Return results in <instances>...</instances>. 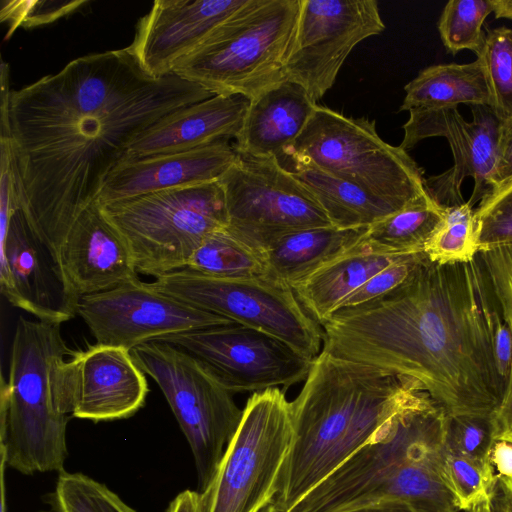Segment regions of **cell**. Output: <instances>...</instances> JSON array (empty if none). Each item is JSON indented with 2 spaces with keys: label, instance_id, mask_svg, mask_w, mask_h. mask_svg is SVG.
I'll return each instance as SVG.
<instances>
[{
  "label": "cell",
  "instance_id": "d6a6232c",
  "mask_svg": "<svg viewBox=\"0 0 512 512\" xmlns=\"http://www.w3.org/2000/svg\"><path fill=\"white\" fill-rule=\"evenodd\" d=\"M477 58L482 62L490 89V108L504 122L512 117V29H489Z\"/></svg>",
  "mask_w": 512,
  "mask_h": 512
},
{
  "label": "cell",
  "instance_id": "ac0fdd59",
  "mask_svg": "<svg viewBox=\"0 0 512 512\" xmlns=\"http://www.w3.org/2000/svg\"><path fill=\"white\" fill-rule=\"evenodd\" d=\"M64 382L70 415L93 422L133 416L148 393L131 351L98 343L66 360Z\"/></svg>",
  "mask_w": 512,
  "mask_h": 512
},
{
  "label": "cell",
  "instance_id": "52a82bcc",
  "mask_svg": "<svg viewBox=\"0 0 512 512\" xmlns=\"http://www.w3.org/2000/svg\"><path fill=\"white\" fill-rule=\"evenodd\" d=\"M287 157L343 179L397 210L431 197L422 169L406 150L378 135L374 120L347 117L318 104Z\"/></svg>",
  "mask_w": 512,
  "mask_h": 512
},
{
  "label": "cell",
  "instance_id": "7bdbcfd3",
  "mask_svg": "<svg viewBox=\"0 0 512 512\" xmlns=\"http://www.w3.org/2000/svg\"><path fill=\"white\" fill-rule=\"evenodd\" d=\"M491 462L498 476L512 478V443L497 441L491 453Z\"/></svg>",
  "mask_w": 512,
  "mask_h": 512
},
{
  "label": "cell",
  "instance_id": "1f68e13d",
  "mask_svg": "<svg viewBox=\"0 0 512 512\" xmlns=\"http://www.w3.org/2000/svg\"><path fill=\"white\" fill-rule=\"evenodd\" d=\"M51 512H137L105 484L82 473H59Z\"/></svg>",
  "mask_w": 512,
  "mask_h": 512
},
{
  "label": "cell",
  "instance_id": "836d02e7",
  "mask_svg": "<svg viewBox=\"0 0 512 512\" xmlns=\"http://www.w3.org/2000/svg\"><path fill=\"white\" fill-rule=\"evenodd\" d=\"M493 13L492 0H450L438 21L441 40L447 51L481 52L486 33L482 30L487 16Z\"/></svg>",
  "mask_w": 512,
  "mask_h": 512
},
{
  "label": "cell",
  "instance_id": "30bf717a",
  "mask_svg": "<svg viewBox=\"0 0 512 512\" xmlns=\"http://www.w3.org/2000/svg\"><path fill=\"white\" fill-rule=\"evenodd\" d=\"M140 369L159 386L191 448L198 492L213 480L242 412L230 392L198 358L154 340L131 350Z\"/></svg>",
  "mask_w": 512,
  "mask_h": 512
},
{
  "label": "cell",
  "instance_id": "74e56055",
  "mask_svg": "<svg viewBox=\"0 0 512 512\" xmlns=\"http://www.w3.org/2000/svg\"><path fill=\"white\" fill-rule=\"evenodd\" d=\"M426 257L424 252L402 255L347 297L339 309L359 306L383 297L403 284Z\"/></svg>",
  "mask_w": 512,
  "mask_h": 512
},
{
  "label": "cell",
  "instance_id": "d6986e66",
  "mask_svg": "<svg viewBox=\"0 0 512 512\" xmlns=\"http://www.w3.org/2000/svg\"><path fill=\"white\" fill-rule=\"evenodd\" d=\"M246 0H157L137 23L127 47L141 68L159 78L202 45Z\"/></svg>",
  "mask_w": 512,
  "mask_h": 512
},
{
  "label": "cell",
  "instance_id": "9a60e30c",
  "mask_svg": "<svg viewBox=\"0 0 512 512\" xmlns=\"http://www.w3.org/2000/svg\"><path fill=\"white\" fill-rule=\"evenodd\" d=\"M473 120L467 122L457 107L412 109L404 124L399 145L404 150L430 137L448 141L454 165L440 175L425 179L432 199L441 206L464 203L461 185L466 177L474 179L468 203L473 207L494 189L497 144L501 121L489 106H471Z\"/></svg>",
  "mask_w": 512,
  "mask_h": 512
},
{
  "label": "cell",
  "instance_id": "603a6c76",
  "mask_svg": "<svg viewBox=\"0 0 512 512\" xmlns=\"http://www.w3.org/2000/svg\"><path fill=\"white\" fill-rule=\"evenodd\" d=\"M316 102L299 85L283 81L250 101L234 146L254 158L287 156L311 118Z\"/></svg>",
  "mask_w": 512,
  "mask_h": 512
},
{
  "label": "cell",
  "instance_id": "4dcf8cb0",
  "mask_svg": "<svg viewBox=\"0 0 512 512\" xmlns=\"http://www.w3.org/2000/svg\"><path fill=\"white\" fill-rule=\"evenodd\" d=\"M443 475L458 510L470 511L484 502L492 503L498 485L492 462L475 460L448 451Z\"/></svg>",
  "mask_w": 512,
  "mask_h": 512
},
{
  "label": "cell",
  "instance_id": "f6af8a7d",
  "mask_svg": "<svg viewBox=\"0 0 512 512\" xmlns=\"http://www.w3.org/2000/svg\"><path fill=\"white\" fill-rule=\"evenodd\" d=\"M349 512H417L410 505L400 501H388L366 506Z\"/></svg>",
  "mask_w": 512,
  "mask_h": 512
},
{
  "label": "cell",
  "instance_id": "ee69618b",
  "mask_svg": "<svg viewBox=\"0 0 512 512\" xmlns=\"http://www.w3.org/2000/svg\"><path fill=\"white\" fill-rule=\"evenodd\" d=\"M167 512H203L200 493L184 490L170 502Z\"/></svg>",
  "mask_w": 512,
  "mask_h": 512
},
{
  "label": "cell",
  "instance_id": "ffe728a7",
  "mask_svg": "<svg viewBox=\"0 0 512 512\" xmlns=\"http://www.w3.org/2000/svg\"><path fill=\"white\" fill-rule=\"evenodd\" d=\"M59 266L79 299L139 279L127 242L97 201L71 227L59 252Z\"/></svg>",
  "mask_w": 512,
  "mask_h": 512
},
{
  "label": "cell",
  "instance_id": "9c48e42d",
  "mask_svg": "<svg viewBox=\"0 0 512 512\" xmlns=\"http://www.w3.org/2000/svg\"><path fill=\"white\" fill-rule=\"evenodd\" d=\"M291 405L280 388L254 392L217 472L200 493L203 512H261L278 493L293 442Z\"/></svg>",
  "mask_w": 512,
  "mask_h": 512
},
{
  "label": "cell",
  "instance_id": "3957f363",
  "mask_svg": "<svg viewBox=\"0 0 512 512\" xmlns=\"http://www.w3.org/2000/svg\"><path fill=\"white\" fill-rule=\"evenodd\" d=\"M430 398L414 379L321 351L290 402L293 442L271 508L289 511L397 416Z\"/></svg>",
  "mask_w": 512,
  "mask_h": 512
},
{
  "label": "cell",
  "instance_id": "7dc6e473",
  "mask_svg": "<svg viewBox=\"0 0 512 512\" xmlns=\"http://www.w3.org/2000/svg\"><path fill=\"white\" fill-rule=\"evenodd\" d=\"M6 464L1 458V512H6V499H5V473Z\"/></svg>",
  "mask_w": 512,
  "mask_h": 512
},
{
  "label": "cell",
  "instance_id": "681fc988",
  "mask_svg": "<svg viewBox=\"0 0 512 512\" xmlns=\"http://www.w3.org/2000/svg\"><path fill=\"white\" fill-rule=\"evenodd\" d=\"M269 508H270L273 512H277V511L273 510L271 507H269Z\"/></svg>",
  "mask_w": 512,
  "mask_h": 512
},
{
  "label": "cell",
  "instance_id": "4316f807",
  "mask_svg": "<svg viewBox=\"0 0 512 512\" xmlns=\"http://www.w3.org/2000/svg\"><path fill=\"white\" fill-rule=\"evenodd\" d=\"M296 177L313 193L333 226L369 227L399 211L361 188L312 165L293 163Z\"/></svg>",
  "mask_w": 512,
  "mask_h": 512
},
{
  "label": "cell",
  "instance_id": "484cf974",
  "mask_svg": "<svg viewBox=\"0 0 512 512\" xmlns=\"http://www.w3.org/2000/svg\"><path fill=\"white\" fill-rule=\"evenodd\" d=\"M399 111L470 106H491V93L480 59L467 64L429 66L404 87Z\"/></svg>",
  "mask_w": 512,
  "mask_h": 512
},
{
  "label": "cell",
  "instance_id": "ab89813d",
  "mask_svg": "<svg viewBox=\"0 0 512 512\" xmlns=\"http://www.w3.org/2000/svg\"><path fill=\"white\" fill-rule=\"evenodd\" d=\"M493 356L498 377L505 389L512 363V330L502 314L497 317L494 325Z\"/></svg>",
  "mask_w": 512,
  "mask_h": 512
},
{
  "label": "cell",
  "instance_id": "7c38bea8",
  "mask_svg": "<svg viewBox=\"0 0 512 512\" xmlns=\"http://www.w3.org/2000/svg\"><path fill=\"white\" fill-rule=\"evenodd\" d=\"M219 183L226 229L259 249L291 232L333 226L313 193L277 158L238 154Z\"/></svg>",
  "mask_w": 512,
  "mask_h": 512
},
{
  "label": "cell",
  "instance_id": "d4e9b609",
  "mask_svg": "<svg viewBox=\"0 0 512 512\" xmlns=\"http://www.w3.org/2000/svg\"><path fill=\"white\" fill-rule=\"evenodd\" d=\"M367 230L327 226L282 235L261 249L268 273L291 285L353 248Z\"/></svg>",
  "mask_w": 512,
  "mask_h": 512
},
{
  "label": "cell",
  "instance_id": "2e32d148",
  "mask_svg": "<svg viewBox=\"0 0 512 512\" xmlns=\"http://www.w3.org/2000/svg\"><path fill=\"white\" fill-rule=\"evenodd\" d=\"M77 314L98 344L129 351L161 337L235 323L136 279L79 299Z\"/></svg>",
  "mask_w": 512,
  "mask_h": 512
},
{
  "label": "cell",
  "instance_id": "f546056e",
  "mask_svg": "<svg viewBox=\"0 0 512 512\" xmlns=\"http://www.w3.org/2000/svg\"><path fill=\"white\" fill-rule=\"evenodd\" d=\"M474 212L468 201L445 206L443 221L423 249L431 262L441 265L466 263L478 255Z\"/></svg>",
  "mask_w": 512,
  "mask_h": 512
},
{
  "label": "cell",
  "instance_id": "7a4b0ae2",
  "mask_svg": "<svg viewBox=\"0 0 512 512\" xmlns=\"http://www.w3.org/2000/svg\"><path fill=\"white\" fill-rule=\"evenodd\" d=\"M500 314L479 253L445 265L426 257L383 297L335 311L322 351L416 380L449 417H491L505 391L493 356Z\"/></svg>",
  "mask_w": 512,
  "mask_h": 512
},
{
  "label": "cell",
  "instance_id": "277c9868",
  "mask_svg": "<svg viewBox=\"0 0 512 512\" xmlns=\"http://www.w3.org/2000/svg\"><path fill=\"white\" fill-rule=\"evenodd\" d=\"M448 423L432 398L402 413L287 512H349L388 501L457 512L443 475Z\"/></svg>",
  "mask_w": 512,
  "mask_h": 512
},
{
  "label": "cell",
  "instance_id": "c3c4849f",
  "mask_svg": "<svg viewBox=\"0 0 512 512\" xmlns=\"http://www.w3.org/2000/svg\"><path fill=\"white\" fill-rule=\"evenodd\" d=\"M469 512H494L492 509V503L491 502H484L480 504L479 506L473 508Z\"/></svg>",
  "mask_w": 512,
  "mask_h": 512
},
{
  "label": "cell",
  "instance_id": "4fadbf2b",
  "mask_svg": "<svg viewBox=\"0 0 512 512\" xmlns=\"http://www.w3.org/2000/svg\"><path fill=\"white\" fill-rule=\"evenodd\" d=\"M157 340L198 358L232 393L287 388L305 381L313 362L281 339L238 323Z\"/></svg>",
  "mask_w": 512,
  "mask_h": 512
},
{
  "label": "cell",
  "instance_id": "cb8c5ba5",
  "mask_svg": "<svg viewBox=\"0 0 512 512\" xmlns=\"http://www.w3.org/2000/svg\"><path fill=\"white\" fill-rule=\"evenodd\" d=\"M401 256L373 252L362 239L290 286L305 311L322 325L347 297Z\"/></svg>",
  "mask_w": 512,
  "mask_h": 512
},
{
  "label": "cell",
  "instance_id": "f1b7e54d",
  "mask_svg": "<svg viewBox=\"0 0 512 512\" xmlns=\"http://www.w3.org/2000/svg\"><path fill=\"white\" fill-rule=\"evenodd\" d=\"M186 268L209 277L225 279L269 274L262 250L226 228L208 235Z\"/></svg>",
  "mask_w": 512,
  "mask_h": 512
},
{
  "label": "cell",
  "instance_id": "ba28073f",
  "mask_svg": "<svg viewBox=\"0 0 512 512\" xmlns=\"http://www.w3.org/2000/svg\"><path fill=\"white\" fill-rule=\"evenodd\" d=\"M100 207L127 242L137 273L155 279L186 268L204 239L228 224L219 181L165 189Z\"/></svg>",
  "mask_w": 512,
  "mask_h": 512
},
{
  "label": "cell",
  "instance_id": "e0dca14e",
  "mask_svg": "<svg viewBox=\"0 0 512 512\" xmlns=\"http://www.w3.org/2000/svg\"><path fill=\"white\" fill-rule=\"evenodd\" d=\"M0 236V289L6 300L42 322L60 325L72 319L79 298L20 209Z\"/></svg>",
  "mask_w": 512,
  "mask_h": 512
},
{
  "label": "cell",
  "instance_id": "b9f144b4",
  "mask_svg": "<svg viewBox=\"0 0 512 512\" xmlns=\"http://www.w3.org/2000/svg\"><path fill=\"white\" fill-rule=\"evenodd\" d=\"M491 419L496 441L512 443V363L503 397Z\"/></svg>",
  "mask_w": 512,
  "mask_h": 512
},
{
  "label": "cell",
  "instance_id": "5b68a950",
  "mask_svg": "<svg viewBox=\"0 0 512 512\" xmlns=\"http://www.w3.org/2000/svg\"><path fill=\"white\" fill-rule=\"evenodd\" d=\"M73 354L60 325L19 317L1 381L0 454L7 468L25 475L64 471L71 416L64 365Z\"/></svg>",
  "mask_w": 512,
  "mask_h": 512
},
{
  "label": "cell",
  "instance_id": "e575fe53",
  "mask_svg": "<svg viewBox=\"0 0 512 512\" xmlns=\"http://www.w3.org/2000/svg\"><path fill=\"white\" fill-rule=\"evenodd\" d=\"M479 252L512 242V180L480 200L474 212Z\"/></svg>",
  "mask_w": 512,
  "mask_h": 512
},
{
  "label": "cell",
  "instance_id": "6da1fadb",
  "mask_svg": "<svg viewBox=\"0 0 512 512\" xmlns=\"http://www.w3.org/2000/svg\"><path fill=\"white\" fill-rule=\"evenodd\" d=\"M0 79V138L10 141L19 209L58 266L71 227L130 144L213 96L174 73L150 76L127 47L78 57L19 90Z\"/></svg>",
  "mask_w": 512,
  "mask_h": 512
},
{
  "label": "cell",
  "instance_id": "7402d4cb",
  "mask_svg": "<svg viewBox=\"0 0 512 512\" xmlns=\"http://www.w3.org/2000/svg\"><path fill=\"white\" fill-rule=\"evenodd\" d=\"M249 104L250 100L243 96L213 95L183 107L139 135L130 144L123 160L189 151L236 138Z\"/></svg>",
  "mask_w": 512,
  "mask_h": 512
},
{
  "label": "cell",
  "instance_id": "8fae6325",
  "mask_svg": "<svg viewBox=\"0 0 512 512\" xmlns=\"http://www.w3.org/2000/svg\"><path fill=\"white\" fill-rule=\"evenodd\" d=\"M148 284L198 309L271 334L311 360L322 351L320 325L302 307L290 284L270 274L225 279L184 268Z\"/></svg>",
  "mask_w": 512,
  "mask_h": 512
},
{
  "label": "cell",
  "instance_id": "bcb514c9",
  "mask_svg": "<svg viewBox=\"0 0 512 512\" xmlns=\"http://www.w3.org/2000/svg\"><path fill=\"white\" fill-rule=\"evenodd\" d=\"M495 18L512 20V0H492Z\"/></svg>",
  "mask_w": 512,
  "mask_h": 512
},
{
  "label": "cell",
  "instance_id": "44dd1931",
  "mask_svg": "<svg viewBox=\"0 0 512 512\" xmlns=\"http://www.w3.org/2000/svg\"><path fill=\"white\" fill-rule=\"evenodd\" d=\"M238 153L227 140L189 151L123 160L109 174L96 201L99 205L165 189L219 181Z\"/></svg>",
  "mask_w": 512,
  "mask_h": 512
},
{
  "label": "cell",
  "instance_id": "d590c367",
  "mask_svg": "<svg viewBox=\"0 0 512 512\" xmlns=\"http://www.w3.org/2000/svg\"><path fill=\"white\" fill-rule=\"evenodd\" d=\"M496 442L491 417H449L447 430L449 452L491 462V453Z\"/></svg>",
  "mask_w": 512,
  "mask_h": 512
},
{
  "label": "cell",
  "instance_id": "8992f818",
  "mask_svg": "<svg viewBox=\"0 0 512 512\" xmlns=\"http://www.w3.org/2000/svg\"><path fill=\"white\" fill-rule=\"evenodd\" d=\"M301 0H246L173 68L213 95L253 100L286 81Z\"/></svg>",
  "mask_w": 512,
  "mask_h": 512
},
{
  "label": "cell",
  "instance_id": "83f0119b",
  "mask_svg": "<svg viewBox=\"0 0 512 512\" xmlns=\"http://www.w3.org/2000/svg\"><path fill=\"white\" fill-rule=\"evenodd\" d=\"M445 206L432 197L417 201L372 224L363 237L367 247L382 254L423 252L444 219Z\"/></svg>",
  "mask_w": 512,
  "mask_h": 512
},
{
  "label": "cell",
  "instance_id": "5bb4252c",
  "mask_svg": "<svg viewBox=\"0 0 512 512\" xmlns=\"http://www.w3.org/2000/svg\"><path fill=\"white\" fill-rule=\"evenodd\" d=\"M384 29L375 0H301L286 80L317 102L334 85L352 49Z\"/></svg>",
  "mask_w": 512,
  "mask_h": 512
},
{
  "label": "cell",
  "instance_id": "8d00e7d4",
  "mask_svg": "<svg viewBox=\"0 0 512 512\" xmlns=\"http://www.w3.org/2000/svg\"><path fill=\"white\" fill-rule=\"evenodd\" d=\"M87 1L3 0L0 18L9 25V37L16 28H34L52 23L79 10Z\"/></svg>",
  "mask_w": 512,
  "mask_h": 512
},
{
  "label": "cell",
  "instance_id": "f35d334b",
  "mask_svg": "<svg viewBox=\"0 0 512 512\" xmlns=\"http://www.w3.org/2000/svg\"><path fill=\"white\" fill-rule=\"evenodd\" d=\"M479 255L501 313L512 325V242L482 250Z\"/></svg>",
  "mask_w": 512,
  "mask_h": 512
},
{
  "label": "cell",
  "instance_id": "60d3db41",
  "mask_svg": "<svg viewBox=\"0 0 512 512\" xmlns=\"http://www.w3.org/2000/svg\"><path fill=\"white\" fill-rule=\"evenodd\" d=\"M510 180H512V117L501 122L493 176L494 189Z\"/></svg>",
  "mask_w": 512,
  "mask_h": 512
}]
</instances>
